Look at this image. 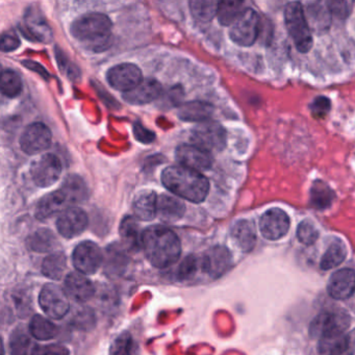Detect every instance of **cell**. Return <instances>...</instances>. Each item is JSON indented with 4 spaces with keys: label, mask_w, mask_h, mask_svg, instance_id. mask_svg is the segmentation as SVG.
<instances>
[{
    "label": "cell",
    "mask_w": 355,
    "mask_h": 355,
    "mask_svg": "<svg viewBox=\"0 0 355 355\" xmlns=\"http://www.w3.org/2000/svg\"><path fill=\"white\" fill-rule=\"evenodd\" d=\"M28 245L35 252L46 253L51 252L55 248L58 241L51 230L41 228L28 238Z\"/></svg>",
    "instance_id": "1f68e13d"
},
{
    "label": "cell",
    "mask_w": 355,
    "mask_h": 355,
    "mask_svg": "<svg viewBox=\"0 0 355 355\" xmlns=\"http://www.w3.org/2000/svg\"><path fill=\"white\" fill-rule=\"evenodd\" d=\"M128 265V257L126 247L119 243H113L105 249L103 254V266L107 276L118 278L123 275Z\"/></svg>",
    "instance_id": "7402d4cb"
},
{
    "label": "cell",
    "mask_w": 355,
    "mask_h": 355,
    "mask_svg": "<svg viewBox=\"0 0 355 355\" xmlns=\"http://www.w3.org/2000/svg\"><path fill=\"white\" fill-rule=\"evenodd\" d=\"M24 36L35 42L49 44L53 40V32L40 11L31 8L24 15V24L21 26Z\"/></svg>",
    "instance_id": "ac0fdd59"
},
{
    "label": "cell",
    "mask_w": 355,
    "mask_h": 355,
    "mask_svg": "<svg viewBox=\"0 0 355 355\" xmlns=\"http://www.w3.org/2000/svg\"><path fill=\"white\" fill-rule=\"evenodd\" d=\"M24 66H26V67L28 68L30 70H33V71L37 72V73L40 74V76H42L43 78H49V72L46 71V70L44 69V67L43 66H41L40 64L36 63V62L33 61H24Z\"/></svg>",
    "instance_id": "f907efd6"
},
{
    "label": "cell",
    "mask_w": 355,
    "mask_h": 355,
    "mask_svg": "<svg viewBox=\"0 0 355 355\" xmlns=\"http://www.w3.org/2000/svg\"><path fill=\"white\" fill-rule=\"evenodd\" d=\"M186 205L178 197L169 194L159 195L157 198V216L165 223H175L184 217Z\"/></svg>",
    "instance_id": "cb8c5ba5"
},
{
    "label": "cell",
    "mask_w": 355,
    "mask_h": 355,
    "mask_svg": "<svg viewBox=\"0 0 355 355\" xmlns=\"http://www.w3.org/2000/svg\"><path fill=\"white\" fill-rule=\"evenodd\" d=\"M327 292L336 300L350 298L355 293V271L350 268L338 270L330 276Z\"/></svg>",
    "instance_id": "ffe728a7"
},
{
    "label": "cell",
    "mask_w": 355,
    "mask_h": 355,
    "mask_svg": "<svg viewBox=\"0 0 355 355\" xmlns=\"http://www.w3.org/2000/svg\"><path fill=\"white\" fill-rule=\"evenodd\" d=\"M330 107H331V103L327 97H315L311 105V115L317 119H323L329 113Z\"/></svg>",
    "instance_id": "f6af8a7d"
},
{
    "label": "cell",
    "mask_w": 355,
    "mask_h": 355,
    "mask_svg": "<svg viewBox=\"0 0 355 355\" xmlns=\"http://www.w3.org/2000/svg\"><path fill=\"white\" fill-rule=\"evenodd\" d=\"M68 205H70V202L67 196L61 189H59L55 192L45 195L39 201L35 215H36L37 219L39 220L49 219V218L53 217L57 214H61L64 209L69 207Z\"/></svg>",
    "instance_id": "603a6c76"
},
{
    "label": "cell",
    "mask_w": 355,
    "mask_h": 355,
    "mask_svg": "<svg viewBox=\"0 0 355 355\" xmlns=\"http://www.w3.org/2000/svg\"><path fill=\"white\" fill-rule=\"evenodd\" d=\"M347 257V249L344 243L340 241L332 243L329 248L324 253L321 259V269L326 270L334 269L343 263Z\"/></svg>",
    "instance_id": "8d00e7d4"
},
{
    "label": "cell",
    "mask_w": 355,
    "mask_h": 355,
    "mask_svg": "<svg viewBox=\"0 0 355 355\" xmlns=\"http://www.w3.org/2000/svg\"><path fill=\"white\" fill-rule=\"evenodd\" d=\"M163 95L161 83L153 78L143 80L132 90L124 92L122 97L126 103L132 105H144L159 99Z\"/></svg>",
    "instance_id": "d6986e66"
},
{
    "label": "cell",
    "mask_w": 355,
    "mask_h": 355,
    "mask_svg": "<svg viewBox=\"0 0 355 355\" xmlns=\"http://www.w3.org/2000/svg\"><path fill=\"white\" fill-rule=\"evenodd\" d=\"M175 159L180 165L197 171H205L213 166L211 151L205 150L195 144H182L176 148Z\"/></svg>",
    "instance_id": "5bb4252c"
},
{
    "label": "cell",
    "mask_w": 355,
    "mask_h": 355,
    "mask_svg": "<svg viewBox=\"0 0 355 355\" xmlns=\"http://www.w3.org/2000/svg\"><path fill=\"white\" fill-rule=\"evenodd\" d=\"M82 272H71L65 278V291L70 298L78 303H85L94 297V284Z\"/></svg>",
    "instance_id": "44dd1931"
},
{
    "label": "cell",
    "mask_w": 355,
    "mask_h": 355,
    "mask_svg": "<svg viewBox=\"0 0 355 355\" xmlns=\"http://www.w3.org/2000/svg\"><path fill=\"white\" fill-rule=\"evenodd\" d=\"M36 354H68L69 351L65 347L60 345H51V346L37 347L34 352Z\"/></svg>",
    "instance_id": "681fc988"
},
{
    "label": "cell",
    "mask_w": 355,
    "mask_h": 355,
    "mask_svg": "<svg viewBox=\"0 0 355 355\" xmlns=\"http://www.w3.org/2000/svg\"><path fill=\"white\" fill-rule=\"evenodd\" d=\"M245 0H220L217 18L221 26H230L244 11Z\"/></svg>",
    "instance_id": "836d02e7"
},
{
    "label": "cell",
    "mask_w": 355,
    "mask_h": 355,
    "mask_svg": "<svg viewBox=\"0 0 355 355\" xmlns=\"http://www.w3.org/2000/svg\"><path fill=\"white\" fill-rule=\"evenodd\" d=\"M67 269V259L63 252H53L45 257L42 263V273L45 277L60 280Z\"/></svg>",
    "instance_id": "4dcf8cb0"
},
{
    "label": "cell",
    "mask_w": 355,
    "mask_h": 355,
    "mask_svg": "<svg viewBox=\"0 0 355 355\" xmlns=\"http://www.w3.org/2000/svg\"><path fill=\"white\" fill-rule=\"evenodd\" d=\"M89 219L86 211L80 207H70L60 214L57 228L60 234L66 239L80 236L88 227Z\"/></svg>",
    "instance_id": "2e32d148"
},
{
    "label": "cell",
    "mask_w": 355,
    "mask_h": 355,
    "mask_svg": "<svg viewBox=\"0 0 355 355\" xmlns=\"http://www.w3.org/2000/svg\"><path fill=\"white\" fill-rule=\"evenodd\" d=\"M162 182L175 196L191 202H202L209 194V180L200 171L186 166L166 168L162 173Z\"/></svg>",
    "instance_id": "7a4b0ae2"
},
{
    "label": "cell",
    "mask_w": 355,
    "mask_h": 355,
    "mask_svg": "<svg viewBox=\"0 0 355 355\" xmlns=\"http://www.w3.org/2000/svg\"><path fill=\"white\" fill-rule=\"evenodd\" d=\"M0 90L5 96L10 98L17 97L22 91L21 78L13 70H3L0 80Z\"/></svg>",
    "instance_id": "74e56055"
},
{
    "label": "cell",
    "mask_w": 355,
    "mask_h": 355,
    "mask_svg": "<svg viewBox=\"0 0 355 355\" xmlns=\"http://www.w3.org/2000/svg\"><path fill=\"white\" fill-rule=\"evenodd\" d=\"M232 236L238 246L245 252L253 249L257 242V234L254 226L248 220H241L234 224L232 230Z\"/></svg>",
    "instance_id": "83f0119b"
},
{
    "label": "cell",
    "mask_w": 355,
    "mask_h": 355,
    "mask_svg": "<svg viewBox=\"0 0 355 355\" xmlns=\"http://www.w3.org/2000/svg\"><path fill=\"white\" fill-rule=\"evenodd\" d=\"M350 323V317L345 311H323L311 322L309 326V336L311 338H322L345 334Z\"/></svg>",
    "instance_id": "8992f818"
},
{
    "label": "cell",
    "mask_w": 355,
    "mask_h": 355,
    "mask_svg": "<svg viewBox=\"0 0 355 355\" xmlns=\"http://www.w3.org/2000/svg\"><path fill=\"white\" fill-rule=\"evenodd\" d=\"M311 32L325 34L331 26V13L325 0H302L301 3Z\"/></svg>",
    "instance_id": "9a60e30c"
},
{
    "label": "cell",
    "mask_w": 355,
    "mask_h": 355,
    "mask_svg": "<svg viewBox=\"0 0 355 355\" xmlns=\"http://www.w3.org/2000/svg\"><path fill=\"white\" fill-rule=\"evenodd\" d=\"M157 198L153 191H141L135 197L132 209L135 216L143 221H151L157 216Z\"/></svg>",
    "instance_id": "484cf974"
},
{
    "label": "cell",
    "mask_w": 355,
    "mask_h": 355,
    "mask_svg": "<svg viewBox=\"0 0 355 355\" xmlns=\"http://www.w3.org/2000/svg\"><path fill=\"white\" fill-rule=\"evenodd\" d=\"M20 46V40L17 35L14 33H3L0 42V49L3 53H11L16 51Z\"/></svg>",
    "instance_id": "7dc6e473"
},
{
    "label": "cell",
    "mask_w": 355,
    "mask_h": 355,
    "mask_svg": "<svg viewBox=\"0 0 355 355\" xmlns=\"http://www.w3.org/2000/svg\"><path fill=\"white\" fill-rule=\"evenodd\" d=\"M70 297L55 284H46L39 295V304L51 319L61 320L69 313Z\"/></svg>",
    "instance_id": "ba28073f"
},
{
    "label": "cell",
    "mask_w": 355,
    "mask_h": 355,
    "mask_svg": "<svg viewBox=\"0 0 355 355\" xmlns=\"http://www.w3.org/2000/svg\"><path fill=\"white\" fill-rule=\"evenodd\" d=\"M95 324H96V318H95L94 311L88 307L78 311L72 319V325L82 331H90L94 328Z\"/></svg>",
    "instance_id": "f35d334b"
},
{
    "label": "cell",
    "mask_w": 355,
    "mask_h": 355,
    "mask_svg": "<svg viewBox=\"0 0 355 355\" xmlns=\"http://www.w3.org/2000/svg\"><path fill=\"white\" fill-rule=\"evenodd\" d=\"M286 31L299 53H306L313 47V36L309 22L299 1H292L284 10Z\"/></svg>",
    "instance_id": "277c9868"
},
{
    "label": "cell",
    "mask_w": 355,
    "mask_h": 355,
    "mask_svg": "<svg viewBox=\"0 0 355 355\" xmlns=\"http://www.w3.org/2000/svg\"><path fill=\"white\" fill-rule=\"evenodd\" d=\"M232 257L226 247L215 246L207 251L200 259V268L211 279H217L227 272Z\"/></svg>",
    "instance_id": "e0dca14e"
},
{
    "label": "cell",
    "mask_w": 355,
    "mask_h": 355,
    "mask_svg": "<svg viewBox=\"0 0 355 355\" xmlns=\"http://www.w3.org/2000/svg\"><path fill=\"white\" fill-rule=\"evenodd\" d=\"M230 26V38L232 42L239 46H252L259 36L261 19L254 10L244 9Z\"/></svg>",
    "instance_id": "5b68a950"
},
{
    "label": "cell",
    "mask_w": 355,
    "mask_h": 355,
    "mask_svg": "<svg viewBox=\"0 0 355 355\" xmlns=\"http://www.w3.org/2000/svg\"><path fill=\"white\" fill-rule=\"evenodd\" d=\"M72 261L78 271L92 275L103 263V254L98 245L91 241L80 243L74 249Z\"/></svg>",
    "instance_id": "8fae6325"
},
{
    "label": "cell",
    "mask_w": 355,
    "mask_h": 355,
    "mask_svg": "<svg viewBox=\"0 0 355 355\" xmlns=\"http://www.w3.org/2000/svg\"><path fill=\"white\" fill-rule=\"evenodd\" d=\"M62 173V163L53 153H46L35 159L31 166V175L37 186L49 188L59 180Z\"/></svg>",
    "instance_id": "9c48e42d"
},
{
    "label": "cell",
    "mask_w": 355,
    "mask_h": 355,
    "mask_svg": "<svg viewBox=\"0 0 355 355\" xmlns=\"http://www.w3.org/2000/svg\"><path fill=\"white\" fill-rule=\"evenodd\" d=\"M191 140L193 144L213 153L225 148L227 137L223 126L211 119L200 122L193 128Z\"/></svg>",
    "instance_id": "52a82bcc"
},
{
    "label": "cell",
    "mask_w": 355,
    "mask_h": 355,
    "mask_svg": "<svg viewBox=\"0 0 355 355\" xmlns=\"http://www.w3.org/2000/svg\"><path fill=\"white\" fill-rule=\"evenodd\" d=\"M214 112L215 109L211 103L199 101H189V103H182L178 107V116L182 121L200 123V122L211 120Z\"/></svg>",
    "instance_id": "d4e9b609"
},
{
    "label": "cell",
    "mask_w": 355,
    "mask_h": 355,
    "mask_svg": "<svg viewBox=\"0 0 355 355\" xmlns=\"http://www.w3.org/2000/svg\"><path fill=\"white\" fill-rule=\"evenodd\" d=\"M53 135L41 122L30 124L20 137V147L26 155H35L51 147Z\"/></svg>",
    "instance_id": "30bf717a"
},
{
    "label": "cell",
    "mask_w": 355,
    "mask_h": 355,
    "mask_svg": "<svg viewBox=\"0 0 355 355\" xmlns=\"http://www.w3.org/2000/svg\"><path fill=\"white\" fill-rule=\"evenodd\" d=\"M220 0H190L191 14L201 22H209L217 16Z\"/></svg>",
    "instance_id": "e575fe53"
},
{
    "label": "cell",
    "mask_w": 355,
    "mask_h": 355,
    "mask_svg": "<svg viewBox=\"0 0 355 355\" xmlns=\"http://www.w3.org/2000/svg\"><path fill=\"white\" fill-rule=\"evenodd\" d=\"M31 336L39 340H49L59 334V328L51 320L40 315H35L28 326Z\"/></svg>",
    "instance_id": "f546056e"
},
{
    "label": "cell",
    "mask_w": 355,
    "mask_h": 355,
    "mask_svg": "<svg viewBox=\"0 0 355 355\" xmlns=\"http://www.w3.org/2000/svg\"><path fill=\"white\" fill-rule=\"evenodd\" d=\"M290 228V218L286 211L273 207L261 216L259 230L263 238L276 241L284 238Z\"/></svg>",
    "instance_id": "4fadbf2b"
},
{
    "label": "cell",
    "mask_w": 355,
    "mask_h": 355,
    "mask_svg": "<svg viewBox=\"0 0 355 355\" xmlns=\"http://www.w3.org/2000/svg\"><path fill=\"white\" fill-rule=\"evenodd\" d=\"M107 80L112 88L124 93L138 86L143 80V74L135 64L122 63L107 71Z\"/></svg>",
    "instance_id": "7c38bea8"
},
{
    "label": "cell",
    "mask_w": 355,
    "mask_h": 355,
    "mask_svg": "<svg viewBox=\"0 0 355 355\" xmlns=\"http://www.w3.org/2000/svg\"><path fill=\"white\" fill-rule=\"evenodd\" d=\"M136 344L130 334H122L121 336L116 338L115 342L113 343L111 347V353L114 354H132L136 352Z\"/></svg>",
    "instance_id": "ee69618b"
},
{
    "label": "cell",
    "mask_w": 355,
    "mask_h": 355,
    "mask_svg": "<svg viewBox=\"0 0 355 355\" xmlns=\"http://www.w3.org/2000/svg\"><path fill=\"white\" fill-rule=\"evenodd\" d=\"M14 300H15L16 309H17L18 313L22 318L26 317L30 315L31 309V299L26 292H18L17 294L14 295Z\"/></svg>",
    "instance_id": "bcb514c9"
},
{
    "label": "cell",
    "mask_w": 355,
    "mask_h": 355,
    "mask_svg": "<svg viewBox=\"0 0 355 355\" xmlns=\"http://www.w3.org/2000/svg\"><path fill=\"white\" fill-rule=\"evenodd\" d=\"M112 30L113 24L109 16L103 13H88L74 20L70 33L85 49L101 53L111 45Z\"/></svg>",
    "instance_id": "3957f363"
},
{
    "label": "cell",
    "mask_w": 355,
    "mask_h": 355,
    "mask_svg": "<svg viewBox=\"0 0 355 355\" xmlns=\"http://www.w3.org/2000/svg\"><path fill=\"white\" fill-rule=\"evenodd\" d=\"M353 3H354V5H355V0H353Z\"/></svg>",
    "instance_id": "816d5d0a"
},
{
    "label": "cell",
    "mask_w": 355,
    "mask_h": 355,
    "mask_svg": "<svg viewBox=\"0 0 355 355\" xmlns=\"http://www.w3.org/2000/svg\"><path fill=\"white\" fill-rule=\"evenodd\" d=\"M61 190L65 193L70 205L83 202L89 196L86 182L78 175H69L62 184Z\"/></svg>",
    "instance_id": "f1b7e54d"
},
{
    "label": "cell",
    "mask_w": 355,
    "mask_h": 355,
    "mask_svg": "<svg viewBox=\"0 0 355 355\" xmlns=\"http://www.w3.org/2000/svg\"><path fill=\"white\" fill-rule=\"evenodd\" d=\"M199 268H200V259H197L194 255H189L178 267V274H176L178 279H192L196 275Z\"/></svg>",
    "instance_id": "60d3db41"
},
{
    "label": "cell",
    "mask_w": 355,
    "mask_h": 355,
    "mask_svg": "<svg viewBox=\"0 0 355 355\" xmlns=\"http://www.w3.org/2000/svg\"><path fill=\"white\" fill-rule=\"evenodd\" d=\"M350 346V338L345 334L320 338L318 352L321 354H342Z\"/></svg>",
    "instance_id": "d6a6232c"
},
{
    "label": "cell",
    "mask_w": 355,
    "mask_h": 355,
    "mask_svg": "<svg viewBox=\"0 0 355 355\" xmlns=\"http://www.w3.org/2000/svg\"><path fill=\"white\" fill-rule=\"evenodd\" d=\"M334 193L325 182L315 180L311 189V203L318 209H324L331 205Z\"/></svg>",
    "instance_id": "d590c367"
},
{
    "label": "cell",
    "mask_w": 355,
    "mask_h": 355,
    "mask_svg": "<svg viewBox=\"0 0 355 355\" xmlns=\"http://www.w3.org/2000/svg\"><path fill=\"white\" fill-rule=\"evenodd\" d=\"M11 351L14 354H26L31 352L32 340L24 330L15 329L11 336Z\"/></svg>",
    "instance_id": "7bdbcfd3"
},
{
    "label": "cell",
    "mask_w": 355,
    "mask_h": 355,
    "mask_svg": "<svg viewBox=\"0 0 355 355\" xmlns=\"http://www.w3.org/2000/svg\"><path fill=\"white\" fill-rule=\"evenodd\" d=\"M120 236L122 243L128 250H138L142 248V234L138 222L132 216H128L122 220L120 225Z\"/></svg>",
    "instance_id": "4316f807"
},
{
    "label": "cell",
    "mask_w": 355,
    "mask_h": 355,
    "mask_svg": "<svg viewBox=\"0 0 355 355\" xmlns=\"http://www.w3.org/2000/svg\"><path fill=\"white\" fill-rule=\"evenodd\" d=\"M134 135L136 137L137 140L140 142L148 144V143L153 142L155 140V135L153 134L150 130L145 128L142 124L136 123L134 125Z\"/></svg>",
    "instance_id": "c3c4849f"
},
{
    "label": "cell",
    "mask_w": 355,
    "mask_h": 355,
    "mask_svg": "<svg viewBox=\"0 0 355 355\" xmlns=\"http://www.w3.org/2000/svg\"><path fill=\"white\" fill-rule=\"evenodd\" d=\"M326 5L334 17L348 19L353 9V0H325Z\"/></svg>",
    "instance_id": "ab89813d"
},
{
    "label": "cell",
    "mask_w": 355,
    "mask_h": 355,
    "mask_svg": "<svg viewBox=\"0 0 355 355\" xmlns=\"http://www.w3.org/2000/svg\"><path fill=\"white\" fill-rule=\"evenodd\" d=\"M142 249L153 267L165 269L178 263L182 254L180 238L166 226L153 225L142 234Z\"/></svg>",
    "instance_id": "6da1fadb"
},
{
    "label": "cell",
    "mask_w": 355,
    "mask_h": 355,
    "mask_svg": "<svg viewBox=\"0 0 355 355\" xmlns=\"http://www.w3.org/2000/svg\"><path fill=\"white\" fill-rule=\"evenodd\" d=\"M319 230L309 220L301 222L297 228V238L302 244L313 245L319 239Z\"/></svg>",
    "instance_id": "b9f144b4"
}]
</instances>
